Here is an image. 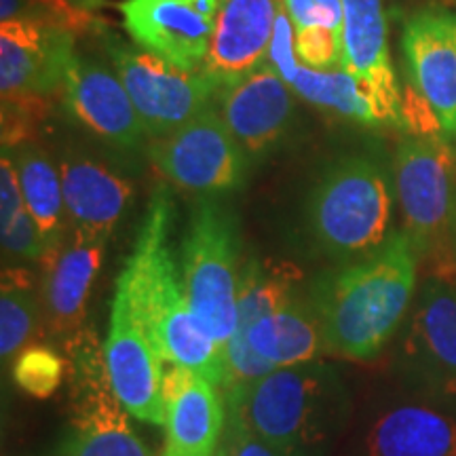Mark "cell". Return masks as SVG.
Returning <instances> with one entry per match:
<instances>
[{"label":"cell","mask_w":456,"mask_h":456,"mask_svg":"<svg viewBox=\"0 0 456 456\" xmlns=\"http://www.w3.org/2000/svg\"><path fill=\"white\" fill-rule=\"evenodd\" d=\"M174 216L169 188L159 184L148 199L135 243L114 288L127 296L165 366L188 368L224 389V351L192 309L171 249Z\"/></svg>","instance_id":"obj_1"},{"label":"cell","mask_w":456,"mask_h":456,"mask_svg":"<svg viewBox=\"0 0 456 456\" xmlns=\"http://www.w3.org/2000/svg\"><path fill=\"white\" fill-rule=\"evenodd\" d=\"M416 266L419 252L402 228L376 252L319 277L311 302L322 319L328 353L351 362L380 355L412 305Z\"/></svg>","instance_id":"obj_2"},{"label":"cell","mask_w":456,"mask_h":456,"mask_svg":"<svg viewBox=\"0 0 456 456\" xmlns=\"http://www.w3.org/2000/svg\"><path fill=\"white\" fill-rule=\"evenodd\" d=\"M228 419L279 456H328L351 416L342 376L322 362L279 368L256 383L224 391Z\"/></svg>","instance_id":"obj_3"},{"label":"cell","mask_w":456,"mask_h":456,"mask_svg":"<svg viewBox=\"0 0 456 456\" xmlns=\"http://www.w3.org/2000/svg\"><path fill=\"white\" fill-rule=\"evenodd\" d=\"M393 192L383 165L345 155L317 175L305 201V228L319 254L351 262L391 237Z\"/></svg>","instance_id":"obj_4"},{"label":"cell","mask_w":456,"mask_h":456,"mask_svg":"<svg viewBox=\"0 0 456 456\" xmlns=\"http://www.w3.org/2000/svg\"><path fill=\"white\" fill-rule=\"evenodd\" d=\"M182 277L197 317L220 349L237 330L241 235L237 216L216 197H199L182 239Z\"/></svg>","instance_id":"obj_5"},{"label":"cell","mask_w":456,"mask_h":456,"mask_svg":"<svg viewBox=\"0 0 456 456\" xmlns=\"http://www.w3.org/2000/svg\"><path fill=\"white\" fill-rule=\"evenodd\" d=\"M70 376V416L47 456H152L129 423L108 380L104 346L91 330L66 338Z\"/></svg>","instance_id":"obj_6"},{"label":"cell","mask_w":456,"mask_h":456,"mask_svg":"<svg viewBox=\"0 0 456 456\" xmlns=\"http://www.w3.org/2000/svg\"><path fill=\"white\" fill-rule=\"evenodd\" d=\"M163 178L197 197H218L245 184L249 159L222 118L209 106L195 118L146 146Z\"/></svg>","instance_id":"obj_7"},{"label":"cell","mask_w":456,"mask_h":456,"mask_svg":"<svg viewBox=\"0 0 456 456\" xmlns=\"http://www.w3.org/2000/svg\"><path fill=\"white\" fill-rule=\"evenodd\" d=\"M395 195L403 231L416 252H433L446 237L456 205V152L444 134L406 135L395 152Z\"/></svg>","instance_id":"obj_8"},{"label":"cell","mask_w":456,"mask_h":456,"mask_svg":"<svg viewBox=\"0 0 456 456\" xmlns=\"http://www.w3.org/2000/svg\"><path fill=\"white\" fill-rule=\"evenodd\" d=\"M108 60L127 89L148 140L163 138L212 106L218 87L203 72H186L169 61L108 37Z\"/></svg>","instance_id":"obj_9"},{"label":"cell","mask_w":456,"mask_h":456,"mask_svg":"<svg viewBox=\"0 0 456 456\" xmlns=\"http://www.w3.org/2000/svg\"><path fill=\"white\" fill-rule=\"evenodd\" d=\"M108 380L123 408L142 423L165 427V362L148 338L134 306L114 288L110 326L104 340Z\"/></svg>","instance_id":"obj_10"},{"label":"cell","mask_w":456,"mask_h":456,"mask_svg":"<svg viewBox=\"0 0 456 456\" xmlns=\"http://www.w3.org/2000/svg\"><path fill=\"white\" fill-rule=\"evenodd\" d=\"M123 28L140 49L186 72L208 60L220 0H121Z\"/></svg>","instance_id":"obj_11"},{"label":"cell","mask_w":456,"mask_h":456,"mask_svg":"<svg viewBox=\"0 0 456 456\" xmlns=\"http://www.w3.org/2000/svg\"><path fill=\"white\" fill-rule=\"evenodd\" d=\"M77 37L30 20L0 24V91L3 100L49 98L64 89Z\"/></svg>","instance_id":"obj_12"},{"label":"cell","mask_w":456,"mask_h":456,"mask_svg":"<svg viewBox=\"0 0 456 456\" xmlns=\"http://www.w3.org/2000/svg\"><path fill=\"white\" fill-rule=\"evenodd\" d=\"M403 370L437 397L456 399V288L429 279L408 317Z\"/></svg>","instance_id":"obj_13"},{"label":"cell","mask_w":456,"mask_h":456,"mask_svg":"<svg viewBox=\"0 0 456 456\" xmlns=\"http://www.w3.org/2000/svg\"><path fill=\"white\" fill-rule=\"evenodd\" d=\"M342 49L345 70L366 89L379 125L403 129L383 0H342Z\"/></svg>","instance_id":"obj_14"},{"label":"cell","mask_w":456,"mask_h":456,"mask_svg":"<svg viewBox=\"0 0 456 456\" xmlns=\"http://www.w3.org/2000/svg\"><path fill=\"white\" fill-rule=\"evenodd\" d=\"M61 95L74 121L100 140L123 151L144 146L148 138L144 125L112 66L77 53L68 68Z\"/></svg>","instance_id":"obj_15"},{"label":"cell","mask_w":456,"mask_h":456,"mask_svg":"<svg viewBox=\"0 0 456 456\" xmlns=\"http://www.w3.org/2000/svg\"><path fill=\"white\" fill-rule=\"evenodd\" d=\"M294 91L269 61L218 94V110L249 161L281 144L294 121Z\"/></svg>","instance_id":"obj_16"},{"label":"cell","mask_w":456,"mask_h":456,"mask_svg":"<svg viewBox=\"0 0 456 456\" xmlns=\"http://www.w3.org/2000/svg\"><path fill=\"white\" fill-rule=\"evenodd\" d=\"M410 85L433 108L442 134L456 142V15L420 11L403 28Z\"/></svg>","instance_id":"obj_17"},{"label":"cell","mask_w":456,"mask_h":456,"mask_svg":"<svg viewBox=\"0 0 456 456\" xmlns=\"http://www.w3.org/2000/svg\"><path fill=\"white\" fill-rule=\"evenodd\" d=\"M283 0H220L218 24L201 68L218 91L266 64Z\"/></svg>","instance_id":"obj_18"},{"label":"cell","mask_w":456,"mask_h":456,"mask_svg":"<svg viewBox=\"0 0 456 456\" xmlns=\"http://www.w3.org/2000/svg\"><path fill=\"white\" fill-rule=\"evenodd\" d=\"M165 444L161 456H218L226 429L220 389L188 368L165 370Z\"/></svg>","instance_id":"obj_19"},{"label":"cell","mask_w":456,"mask_h":456,"mask_svg":"<svg viewBox=\"0 0 456 456\" xmlns=\"http://www.w3.org/2000/svg\"><path fill=\"white\" fill-rule=\"evenodd\" d=\"M104 239L68 232L43 265V309L51 330L70 338L83 330L87 300L106 252Z\"/></svg>","instance_id":"obj_20"},{"label":"cell","mask_w":456,"mask_h":456,"mask_svg":"<svg viewBox=\"0 0 456 456\" xmlns=\"http://www.w3.org/2000/svg\"><path fill=\"white\" fill-rule=\"evenodd\" d=\"M294 38V26L289 21L288 11L281 7L275 21V32H273L269 64L288 83V87L322 110L334 112L349 121L370 125V127L379 125L372 102L362 83L345 68L323 72L305 66L296 55Z\"/></svg>","instance_id":"obj_21"},{"label":"cell","mask_w":456,"mask_h":456,"mask_svg":"<svg viewBox=\"0 0 456 456\" xmlns=\"http://www.w3.org/2000/svg\"><path fill=\"white\" fill-rule=\"evenodd\" d=\"M60 171L70 231L108 241L134 199V184L83 155H66Z\"/></svg>","instance_id":"obj_22"},{"label":"cell","mask_w":456,"mask_h":456,"mask_svg":"<svg viewBox=\"0 0 456 456\" xmlns=\"http://www.w3.org/2000/svg\"><path fill=\"white\" fill-rule=\"evenodd\" d=\"M363 456H456V416L431 403H395L370 423Z\"/></svg>","instance_id":"obj_23"},{"label":"cell","mask_w":456,"mask_h":456,"mask_svg":"<svg viewBox=\"0 0 456 456\" xmlns=\"http://www.w3.org/2000/svg\"><path fill=\"white\" fill-rule=\"evenodd\" d=\"M248 340L252 349L277 370L317 362L328 353L322 319L313 302L302 300L300 296L258 319L249 328Z\"/></svg>","instance_id":"obj_24"},{"label":"cell","mask_w":456,"mask_h":456,"mask_svg":"<svg viewBox=\"0 0 456 456\" xmlns=\"http://www.w3.org/2000/svg\"><path fill=\"white\" fill-rule=\"evenodd\" d=\"M9 151L13 155L17 175H20L26 209L41 231L45 254H49L51 249L60 248L70 232L61 171H57L55 163L38 146L21 144Z\"/></svg>","instance_id":"obj_25"},{"label":"cell","mask_w":456,"mask_h":456,"mask_svg":"<svg viewBox=\"0 0 456 456\" xmlns=\"http://www.w3.org/2000/svg\"><path fill=\"white\" fill-rule=\"evenodd\" d=\"M296 296L294 279L288 271L271 269L252 258L243 265L237 292V330L231 340H248L249 328L269 313L281 309Z\"/></svg>","instance_id":"obj_26"},{"label":"cell","mask_w":456,"mask_h":456,"mask_svg":"<svg viewBox=\"0 0 456 456\" xmlns=\"http://www.w3.org/2000/svg\"><path fill=\"white\" fill-rule=\"evenodd\" d=\"M38 315L41 309L26 271L4 269L0 289V357L4 366L34 338Z\"/></svg>","instance_id":"obj_27"},{"label":"cell","mask_w":456,"mask_h":456,"mask_svg":"<svg viewBox=\"0 0 456 456\" xmlns=\"http://www.w3.org/2000/svg\"><path fill=\"white\" fill-rule=\"evenodd\" d=\"M68 363L47 346H30L15 357L13 380L28 395L45 399L60 389Z\"/></svg>","instance_id":"obj_28"},{"label":"cell","mask_w":456,"mask_h":456,"mask_svg":"<svg viewBox=\"0 0 456 456\" xmlns=\"http://www.w3.org/2000/svg\"><path fill=\"white\" fill-rule=\"evenodd\" d=\"M296 55L313 70H342L345 68V49L342 37L328 28H306L296 30Z\"/></svg>","instance_id":"obj_29"},{"label":"cell","mask_w":456,"mask_h":456,"mask_svg":"<svg viewBox=\"0 0 456 456\" xmlns=\"http://www.w3.org/2000/svg\"><path fill=\"white\" fill-rule=\"evenodd\" d=\"M3 235V254L9 258L41 262L45 258V243L37 222L24 209L9 226L0 228Z\"/></svg>","instance_id":"obj_30"},{"label":"cell","mask_w":456,"mask_h":456,"mask_svg":"<svg viewBox=\"0 0 456 456\" xmlns=\"http://www.w3.org/2000/svg\"><path fill=\"white\" fill-rule=\"evenodd\" d=\"M294 30L328 28L342 37V0H283Z\"/></svg>","instance_id":"obj_31"},{"label":"cell","mask_w":456,"mask_h":456,"mask_svg":"<svg viewBox=\"0 0 456 456\" xmlns=\"http://www.w3.org/2000/svg\"><path fill=\"white\" fill-rule=\"evenodd\" d=\"M26 209L24 195H21L20 175L9 148H3L0 159V228L9 226L17 216Z\"/></svg>","instance_id":"obj_32"},{"label":"cell","mask_w":456,"mask_h":456,"mask_svg":"<svg viewBox=\"0 0 456 456\" xmlns=\"http://www.w3.org/2000/svg\"><path fill=\"white\" fill-rule=\"evenodd\" d=\"M218 456H279L269 444L256 437L237 420L226 419V429L222 436Z\"/></svg>","instance_id":"obj_33"},{"label":"cell","mask_w":456,"mask_h":456,"mask_svg":"<svg viewBox=\"0 0 456 456\" xmlns=\"http://www.w3.org/2000/svg\"><path fill=\"white\" fill-rule=\"evenodd\" d=\"M77 9L81 11H87V13H95V11L102 9V7H108L106 0H70Z\"/></svg>","instance_id":"obj_34"}]
</instances>
